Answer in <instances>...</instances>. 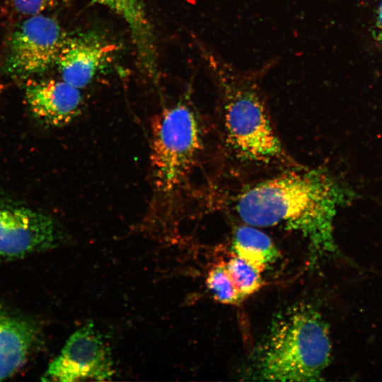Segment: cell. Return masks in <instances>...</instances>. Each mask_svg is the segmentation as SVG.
Instances as JSON below:
<instances>
[{
	"mask_svg": "<svg viewBox=\"0 0 382 382\" xmlns=\"http://www.w3.org/2000/svg\"><path fill=\"white\" fill-rule=\"evenodd\" d=\"M344 196L328 173L295 166L241 191L234 209L246 224L299 233L315 261L337 253L333 222Z\"/></svg>",
	"mask_w": 382,
	"mask_h": 382,
	"instance_id": "1",
	"label": "cell"
},
{
	"mask_svg": "<svg viewBox=\"0 0 382 382\" xmlns=\"http://www.w3.org/2000/svg\"><path fill=\"white\" fill-rule=\"evenodd\" d=\"M219 96L224 139L239 161L296 166L286 153L273 126L261 80L273 62L255 70H241L207 52Z\"/></svg>",
	"mask_w": 382,
	"mask_h": 382,
	"instance_id": "2",
	"label": "cell"
},
{
	"mask_svg": "<svg viewBox=\"0 0 382 382\" xmlns=\"http://www.w3.org/2000/svg\"><path fill=\"white\" fill-rule=\"evenodd\" d=\"M329 327L311 304L294 305L277 316L253 354L254 380L317 381L331 360Z\"/></svg>",
	"mask_w": 382,
	"mask_h": 382,
	"instance_id": "3",
	"label": "cell"
},
{
	"mask_svg": "<svg viewBox=\"0 0 382 382\" xmlns=\"http://www.w3.org/2000/svg\"><path fill=\"white\" fill-rule=\"evenodd\" d=\"M203 148L200 124L185 103L166 108L151 123L150 166L155 191L170 199L181 187Z\"/></svg>",
	"mask_w": 382,
	"mask_h": 382,
	"instance_id": "4",
	"label": "cell"
},
{
	"mask_svg": "<svg viewBox=\"0 0 382 382\" xmlns=\"http://www.w3.org/2000/svg\"><path fill=\"white\" fill-rule=\"evenodd\" d=\"M110 349L103 335L89 322L76 330L51 361L42 381L72 382L110 381L113 376Z\"/></svg>",
	"mask_w": 382,
	"mask_h": 382,
	"instance_id": "5",
	"label": "cell"
},
{
	"mask_svg": "<svg viewBox=\"0 0 382 382\" xmlns=\"http://www.w3.org/2000/svg\"><path fill=\"white\" fill-rule=\"evenodd\" d=\"M59 241V228L50 216L0 200V263L47 250Z\"/></svg>",
	"mask_w": 382,
	"mask_h": 382,
	"instance_id": "6",
	"label": "cell"
},
{
	"mask_svg": "<svg viewBox=\"0 0 382 382\" xmlns=\"http://www.w3.org/2000/svg\"><path fill=\"white\" fill-rule=\"evenodd\" d=\"M65 39L54 19L40 13L30 16L12 35L8 71L21 76L45 71L56 64Z\"/></svg>",
	"mask_w": 382,
	"mask_h": 382,
	"instance_id": "7",
	"label": "cell"
},
{
	"mask_svg": "<svg viewBox=\"0 0 382 382\" xmlns=\"http://www.w3.org/2000/svg\"><path fill=\"white\" fill-rule=\"evenodd\" d=\"M25 98L33 116L51 127H62L80 113L82 96L80 89L64 81L49 79L29 84Z\"/></svg>",
	"mask_w": 382,
	"mask_h": 382,
	"instance_id": "8",
	"label": "cell"
},
{
	"mask_svg": "<svg viewBox=\"0 0 382 382\" xmlns=\"http://www.w3.org/2000/svg\"><path fill=\"white\" fill-rule=\"evenodd\" d=\"M107 54L105 46L95 36L66 37L56 64L62 80L81 89L91 83Z\"/></svg>",
	"mask_w": 382,
	"mask_h": 382,
	"instance_id": "9",
	"label": "cell"
},
{
	"mask_svg": "<svg viewBox=\"0 0 382 382\" xmlns=\"http://www.w3.org/2000/svg\"><path fill=\"white\" fill-rule=\"evenodd\" d=\"M39 337L33 324L0 309V381L23 367L37 347Z\"/></svg>",
	"mask_w": 382,
	"mask_h": 382,
	"instance_id": "10",
	"label": "cell"
},
{
	"mask_svg": "<svg viewBox=\"0 0 382 382\" xmlns=\"http://www.w3.org/2000/svg\"><path fill=\"white\" fill-rule=\"evenodd\" d=\"M120 16L126 23L140 64L148 75L156 79L158 62L156 40L142 0H91Z\"/></svg>",
	"mask_w": 382,
	"mask_h": 382,
	"instance_id": "11",
	"label": "cell"
},
{
	"mask_svg": "<svg viewBox=\"0 0 382 382\" xmlns=\"http://www.w3.org/2000/svg\"><path fill=\"white\" fill-rule=\"evenodd\" d=\"M232 250L260 272L279 257V251L272 239L257 227L238 226L232 238Z\"/></svg>",
	"mask_w": 382,
	"mask_h": 382,
	"instance_id": "12",
	"label": "cell"
},
{
	"mask_svg": "<svg viewBox=\"0 0 382 382\" xmlns=\"http://www.w3.org/2000/svg\"><path fill=\"white\" fill-rule=\"evenodd\" d=\"M226 267L243 300L261 288L262 272L241 257H233L226 263Z\"/></svg>",
	"mask_w": 382,
	"mask_h": 382,
	"instance_id": "13",
	"label": "cell"
},
{
	"mask_svg": "<svg viewBox=\"0 0 382 382\" xmlns=\"http://www.w3.org/2000/svg\"><path fill=\"white\" fill-rule=\"evenodd\" d=\"M206 283L216 301L225 304H238L243 301L226 267L220 262L209 271Z\"/></svg>",
	"mask_w": 382,
	"mask_h": 382,
	"instance_id": "14",
	"label": "cell"
},
{
	"mask_svg": "<svg viewBox=\"0 0 382 382\" xmlns=\"http://www.w3.org/2000/svg\"><path fill=\"white\" fill-rule=\"evenodd\" d=\"M363 30L370 46L382 56V0H366Z\"/></svg>",
	"mask_w": 382,
	"mask_h": 382,
	"instance_id": "15",
	"label": "cell"
},
{
	"mask_svg": "<svg viewBox=\"0 0 382 382\" xmlns=\"http://www.w3.org/2000/svg\"><path fill=\"white\" fill-rule=\"evenodd\" d=\"M55 0H10L13 8L19 13L34 16L40 14L50 6Z\"/></svg>",
	"mask_w": 382,
	"mask_h": 382,
	"instance_id": "16",
	"label": "cell"
}]
</instances>
